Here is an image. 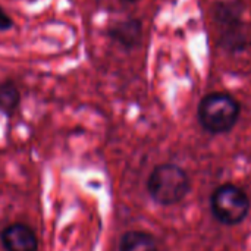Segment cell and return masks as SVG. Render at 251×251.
<instances>
[{
	"label": "cell",
	"instance_id": "cell-1",
	"mask_svg": "<svg viewBox=\"0 0 251 251\" xmlns=\"http://www.w3.org/2000/svg\"><path fill=\"white\" fill-rule=\"evenodd\" d=\"M218 46L229 53H243L250 44L249 26L241 0H218L212 6Z\"/></svg>",
	"mask_w": 251,
	"mask_h": 251
},
{
	"label": "cell",
	"instance_id": "cell-2",
	"mask_svg": "<svg viewBox=\"0 0 251 251\" xmlns=\"http://www.w3.org/2000/svg\"><path fill=\"white\" fill-rule=\"evenodd\" d=\"M241 115L240 101L228 93L206 94L197 107V119L200 126L212 134H228L238 124Z\"/></svg>",
	"mask_w": 251,
	"mask_h": 251
},
{
	"label": "cell",
	"instance_id": "cell-3",
	"mask_svg": "<svg viewBox=\"0 0 251 251\" xmlns=\"http://www.w3.org/2000/svg\"><path fill=\"white\" fill-rule=\"evenodd\" d=\"M191 191V179L185 169L175 163L157 165L149 179L147 193L160 206L169 207L181 203Z\"/></svg>",
	"mask_w": 251,
	"mask_h": 251
},
{
	"label": "cell",
	"instance_id": "cell-4",
	"mask_svg": "<svg viewBox=\"0 0 251 251\" xmlns=\"http://www.w3.org/2000/svg\"><path fill=\"white\" fill-rule=\"evenodd\" d=\"M251 209L249 194L235 184L219 185L210 197V210L213 218L225 226L243 224Z\"/></svg>",
	"mask_w": 251,
	"mask_h": 251
},
{
	"label": "cell",
	"instance_id": "cell-5",
	"mask_svg": "<svg viewBox=\"0 0 251 251\" xmlns=\"http://www.w3.org/2000/svg\"><path fill=\"white\" fill-rule=\"evenodd\" d=\"M104 35L124 50H134L141 44L143 40V22L134 16L118 19L104 29Z\"/></svg>",
	"mask_w": 251,
	"mask_h": 251
},
{
	"label": "cell",
	"instance_id": "cell-6",
	"mask_svg": "<svg viewBox=\"0 0 251 251\" xmlns=\"http://www.w3.org/2000/svg\"><path fill=\"white\" fill-rule=\"evenodd\" d=\"M1 244L6 251H38L34 231L24 224H12L1 231Z\"/></svg>",
	"mask_w": 251,
	"mask_h": 251
},
{
	"label": "cell",
	"instance_id": "cell-7",
	"mask_svg": "<svg viewBox=\"0 0 251 251\" xmlns=\"http://www.w3.org/2000/svg\"><path fill=\"white\" fill-rule=\"evenodd\" d=\"M119 251H159L156 238L144 231H128L122 235Z\"/></svg>",
	"mask_w": 251,
	"mask_h": 251
},
{
	"label": "cell",
	"instance_id": "cell-8",
	"mask_svg": "<svg viewBox=\"0 0 251 251\" xmlns=\"http://www.w3.org/2000/svg\"><path fill=\"white\" fill-rule=\"evenodd\" d=\"M21 93L16 84L10 79L0 81V113L12 116L19 107Z\"/></svg>",
	"mask_w": 251,
	"mask_h": 251
},
{
	"label": "cell",
	"instance_id": "cell-9",
	"mask_svg": "<svg viewBox=\"0 0 251 251\" xmlns=\"http://www.w3.org/2000/svg\"><path fill=\"white\" fill-rule=\"evenodd\" d=\"M13 19L4 12V9L1 7L0 4V32H6V31H10L13 28Z\"/></svg>",
	"mask_w": 251,
	"mask_h": 251
},
{
	"label": "cell",
	"instance_id": "cell-10",
	"mask_svg": "<svg viewBox=\"0 0 251 251\" xmlns=\"http://www.w3.org/2000/svg\"><path fill=\"white\" fill-rule=\"evenodd\" d=\"M119 1H124V3H137L140 0H119Z\"/></svg>",
	"mask_w": 251,
	"mask_h": 251
}]
</instances>
